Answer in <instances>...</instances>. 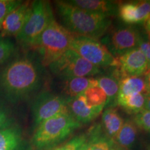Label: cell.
<instances>
[{
  "label": "cell",
  "instance_id": "1",
  "mask_svg": "<svg viewBox=\"0 0 150 150\" xmlns=\"http://www.w3.org/2000/svg\"><path fill=\"white\" fill-rule=\"evenodd\" d=\"M42 66L29 56L13 60L0 72V95L12 104L29 98L42 85Z\"/></svg>",
  "mask_w": 150,
  "mask_h": 150
},
{
  "label": "cell",
  "instance_id": "2",
  "mask_svg": "<svg viewBox=\"0 0 150 150\" xmlns=\"http://www.w3.org/2000/svg\"><path fill=\"white\" fill-rule=\"evenodd\" d=\"M55 5L63 27L74 35L97 39L111 25L108 17L83 11L67 1H56Z\"/></svg>",
  "mask_w": 150,
  "mask_h": 150
},
{
  "label": "cell",
  "instance_id": "3",
  "mask_svg": "<svg viewBox=\"0 0 150 150\" xmlns=\"http://www.w3.org/2000/svg\"><path fill=\"white\" fill-rule=\"evenodd\" d=\"M81 125L70 113L54 116L36 127L31 144L37 150L50 149L67 139Z\"/></svg>",
  "mask_w": 150,
  "mask_h": 150
},
{
  "label": "cell",
  "instance_id": "4",
  "mask_svg": "<svg viewBox=\"0 0 150 150\" xmlns=\"http://www.w3.org/2000/svg\"><path fill=\"white\" fill-rule=\"evenodd\" d=\"M74 34L67 31L55 19L38 38L33 49L39 56L42 66L49 67L68 49Z\"/></svg>",
  "mask_w": 150,
  "mask_h": 150
},
{
  "label": "cell",
  "instance_id": "5",
  "mask_svg": "<svg viewBox=\"0 0 150 150\" xmlns=\"http://www.w3.org/2000/svg\"><path fill=\"white\" fill-rule=\"evenodd\" d=\"M54 20L50 3L37 0L31 3V11L27 22L17 36V40L25 49L33 48L35 42L49 24Z\"/></svg>",
  "mask_w": 150,
  "mask_h": 150
},
{
  "label": "cell",
  "instance_id": "6",
  "mask_svg": "<svg viewBox=\"0 0 150 150\" xmlns=\"http://www.w3.org/2000/svg\"><path fill=\"white\" fill-rule=\"evenodd\" d=\"M70 48L95 66L117 67V58L110 54L108 49L97 39L74 35Z\"/></svg>",
  "mask_w": 150,
  "mask_h": 150
},
{
  "label": "cell",
  "instance_id": "7",
  "mask_svg": "<svg viewBox=\"0 0 150 150\" xmlns=\"http://www.w3.org/2000/svg\"><path fill=\"white\" fill-rule=\"evenodd\" d=\"M52 72L62 79L74 77H91L101 73L100 68L86 61L70 48L49 66Z\"/></svg>",
  "mask_w": 150,
  "mask_h": 150
},
{
  "label": "cell",
  "instance_id": "8",
  "mask_svg": "<svg viewBox=\"0 0 150 150\" xmlns=\"http://www.w3.org/2000/svg\"><path fill=\"white\" fill-rule=\"evenodd\" d=\"M31 113L34 128L47 120L60 114L70 113L67 99L49 91L39 93L31 104Z\"/></svg>",
  "mask_w": 150,
  "mask_h": 150
},
{
  "label": "cell",
  "instance_id": "9",
  "mask_svg": "<svg viewBox=\"0 0 150 150\" xmlns=\"http://www.w3.org/2000/svg\"><path fill=\"white\" fill-rule=\"evenodd\" d=\"M141 35L132 26H123L113 29L104 36L102 43L115 58L138 48Z\"/></svg>",
  "mask_w": 150,
  "mask_h": 150
},
{
  "label": "cell",
  "instance_id": "10",
  "mask_svg": "<svg viewBox=\"0 0 150 150\" xmlns=\"http://www.w3.org/2000/svg\"><path fill=\"white\" fill-rule=\"evenodd\" d=\"M117 67L121 78L124 76H143L148 70L145 56L139 48L131 50L117 58Z\"/></svg>",
  "mask_w": 150,
  "mask_h": 150
},
{
  "label": "cell",
  "instance_id": "11",
  "mask_svg": "<svg viewBox=\"0 0 150 150\" xmlns=\"http://www.w3.org/2000/svg\"><path fill=\"white\" fill-rule=\"evenodd\" d=\"M31 11V4L22 2L6 16L1 24V35L18 36L27 22Z\"/></svg>",
  "mask_w": 150,
  "mask_h": 150
},
{
  "label": "cell",
  "instance_id": "12",
  "mask_svg": "<svg viewBox=\"0 0 150 150\" xmlns=\"http://www.w3.org/2000/svg\"><path fill=\"white\" fill-rule=\"evenodd\" d=\"M69 112L78 122L88 124L95 119L105 108V106L91 107L86 102L83 93L72 98H66Z\"/></svg>",
  "mask_w": 150,
  "mask_h": 150
},
{
  "label": "cell",
  "instance_id": "13",
  "mask_svg": "<svg viewBox=\"0 0 150 150\" xmlns=\"http://www.w3.org/2000/svg\"><path fill=\"white\" fill-rule=\"evenodd\" d=\"M67 2L83 11L108 18L117 16L119 4L118 2L107 0H70Z\"/></svg>",
  "mask_w": 150,
  "mask_h": 150
},
{
  "label": "cell",
  "instance_id": "14",
  "mask_svg": "<svg viewBox=\"0 0 150 150\" xmlns=\"http://www.w3.org/2000/svg\"><path fill=\"white\" fill-rule=\"evenodd\" d=\"M117 16L125 24H145L147 13L140 1H130L118 4Z\"/></svg>",
  "mask_w": 150,
  "mask_h": 150
},
{
  "label": "cell",
  "instance_id": "15",
  "mask_svg": "<svg viewBox=\"0 0 150 150\" xmlns=\"http://www.w3.org/2000/svg\"><path fill=\"white\" fill-rule=\"evenodd\" d=\"M86 134L88 141L85 150H116L118 148L115 140L106 134L100 124L93 125Z\"/></svg>",
  "mask_w": 150,
  "mask_h": 150
},
{
  "label": "cell",
  "instance_id": "16",
  "mask_svg": "<svg viewBox=\"0 0 150 150\" xmlns=\"http://www.w3.org/2000/svg\"><path fill=\"white\" fill-rule=\"evenodd\" d=\"M98 86L107 97L105 108L115 107L120 88V75L117 67H114L112 73L101 75L96 78Z\"/></svg>",
  "mask_w": 150,
  "mask_h": 150
},
{
  "label": "cell",
  "instance_id": "17",
  "mask_svg": "<svg viewBox=\"0 0 150 150\" xmlns=\"http://www.w3.org/2000/svg\"><path fill=\"white\" fill-rule=\"evenodd\" d=\"M27 145L21 127L16 124L0 129V150H26Z\"/></svg>",
  "mask_w": 150,
  "mask_h": 150
},
{
  "label": "cell",
  "instance_id": "18",
  "mask_svg": "<svg viewBox=\"0 0 150 150\" xmlns=\"http://www.w3.org/2000/svg\"><path fill=\"white\" fill-rule=\"evenodd\" d=\"M63 80V91L67 96L65 98H72L90 88L98 86L97 79L93 77H74Z\"/></svg>",
  "mask_w": 150,
  "mask_h": 150
},
{
  "label": "cell",
  "instance_id": "19",
  "mask_svg": "<svg viewBox=\"0 0 150 150\" xmlns=\"http://www.w3.org/2000/svg\"><path fill=\"white\" fill-rule=\"evenodd\" d=\"M124 120L115 107H108L102 112V127L108 137L115 140L122 127Z\"/></svg>",
  "mask_w": 150,
  "mask_h": 150
},
{
  "label": "cell",
  "instance_id": "20",
  "mask_svg": "<svg viewBox=\"0 0 150 150\" xmlns=\"http://www.w3.org/2000/svg\"><path fill=\"white\" fill-rule=\"evenodd\" d=\"M148 93L149 91L144 76H124L120 80L117 97L129 96L136 93H141L146 95Z\"/></svg>",
  "mask_w": 150,
  "mask_h": 150
},
{
  "label": "cell",
  "instance_id": "21",
  "mask_svg": "<svg viewBox=\"0 0 150 150\" xmlns=\"http://www.w3.org/2000/svg\"><path fill=\"white\" fill-rule=\"evenodd\" d=\"M138 136V129L134 120L127 119L124 121L122 127L115 138V142L121 149H130L134 146Z\"/></svg>",
  "mask_w": 150,
  "mask_h": 150
},
{
  "label": "cell",
  "instance_id": "22",
  "mask_svg": "<svg viewBox=\"0 0 150 150\" xmlns=\"http://www.w3.org/2000/svg\"><path fill=\"white\" fill-rule=\"evenodd\" d=\"M145 95L141 93L133 94L129 96L117 97L115 106H119L131 115H136L145 109Z\"/></svg>",
  "mask_w": 150,
  "mask_h": 150
},
{
  "label": "cell",
  "instance_id": "23",
  "mask_svg": "<svg viewBox=\"0 0 150 150\" xmlns=\"http://www.w3.org/2000/svg\"><path fill=\"white\" fill-rule=\"evenodd\" d=\"M87 141L88 135L84 133L73 137L68 141L44 150H85Z\"/></svg>",
  "mask_w": 150,
  "mask_h": 150
},
{
  "label": "cell",
  "instance_id": "24",
  "mask_svg": "<svg viewBox=\"0 0 150 150\" xmlns=\"http://www.w3.org/2000/svg\"><path fill=\"white\" fill-rule=\"evenodd\" d=\"M86 102L91 107H97L99 106H105L107 101L106 94L99 86L91 87L83 93Z\"/></svg>",
  "mask_w": 150,
  "mask_h": 150
},
{
  "label": "cell",
  "instance_id": "25",
  "mask_svg": "<svg viewBox=\"0 0 150 150\" xmlns=\"http://www.w3.org/2000/svg\"><path fill=\"white\" fill-rule=\"evenodd\" d=\"M15 51L16 46L10 39L0 38V66L10 60Z\"/></svg>",
  "mask_w": 150,
  "mask_h": 150
},
{
  "label": "cell",
  "instance_id": "26",
  "mask_svg": "<svg viewBox=\"0 0 150 150\" xmlns=\"http://www.w3.org/2000/svg\"><path fill=\"white\" fill-rule=\"evenodd\" d=\"M14 118L4 103L0 100V129L8 128L15 125Z\"/></svg>",
  "mask_w": 150,
  "mask_h": 150
},
{
  "label": "cell",
  "instance_id": "27",
  "mask_svg": "<svg viewBox=\"0 0 150 150\" xmlns=\"http://www.w3.org/2000/svg\"><path fill=\"white\" fill-rule=\"evenodd\" d=\"M134 122L137 127L143 129L147 132L150 133V111L147 110H142L141 112L135 115Z\"/></svg>",
  "mask_w": 150,
  "mask_h": 150
},
{
  "label": "cell",
  "instance_id": "28",
  "mask_svg": "<svg viewBox=\"0 0 150 150\" xmlns=\"http://www.w3.org/2000/svg\"><path fill=\"white\" fill-rule=\"evenodd\" d=\"M22 2L18 0H0V24L6 16Z\"/></svg>",
  "mask_w": 150,
  "mask_h": 150
},
{
  "label": "cell",
  "instance_id": "29",
  "mask_svg": "<svg viewBox=\"0 0 150 150\" xmlns=\"http://www.w3.org/2000/svg\"><path fill=\"white\" fill-rule=\"evenodd\" d=\"M138 48H139L140 51L142 52L144 56H145L146 60L147 61L148 68L150 69V42L149 41L146 40L145 38L140 37L139 43H138ZM148 69V70H149Z\"/></svg>",
  "mask_w": 150,
  "mask_h": 150
},
{
  "label": "cell",
  "instance_id": "30",
  "mask_svg": "<svg viewBox=\"0 0 150 150\" xmlns=\"http://www.w3.org/2000/svg\"><path fill=\"white\" fill-rule=\"evenodd\" d=\"M143 76L144 78H145V81L146 85H147L148 91H149V93H150V69H149V70L145 72V74H144Z\"/></svg>",
  "mask_w": 150,
  "mask_h": 150
},
{
  "label": "cell",
  "instance_id": "31",
  "mask_svg": "<svg viewBox=\"0 0 150 150\" xmlns=\"http://www.w3.org/2000/svg\"><path fill=\"white\" fill-rule=\"evenodd\" d=\"M145 109L150 111V93H148L145 95Z\"/></svg>",
  "mask_w": 150,
  "mask_h": 150
},
{
  "label": "cell",
  "instance_id": "32",
  "mask_svg": "<svg viewBox=\"0 0 150 150\" xmlns=\"http://www.w3.org/2000/svg\"><path fill=\"white\" fill-rule=\"evenodd\" d=\"M145 27L147 33H150V15L145 22Z\"/></svg>",
  "mask_w": 150,
  "mask_h": 150
},
{
  "label": "cell",
  "instance_id": "33",
  "mask_svg": "<svg viewBox=\"0 0 150 150\" xmlns=\"http://www.w3.org/2000/svg\"><path fill=\"white\" fill-rule=\"evenodd\" d=\"M148 33V38H149V40L150 42V33Z\"/></svg>",
  "mask_w": 150,
  "mask_h": 150
},
{
  "label": "cell",
  "instance_id": "34",
  "mask_svg": "<svg viewBox=\"0 0 150 150\" xmlns=\"http://www.w3.org/2000/svg\"><path fill=\"white\" fill-rule=\"evenodd\" d=\"M147 150H150V145H149L147 147Z\"/></svg>",
  "mask_w": 150,
  "mask_h": 150
},
{
  "label": "cell",
  "instance_id": "35",
  "mask_svg": "<svg viewBox=\"0 0 150 150\" xmlns=\"http://www.w3.org/2000/svg\"><path fill=\"white\" fill-rule=\"evenodd\" d=\"M116 150H123V149H121V148H119V147H118L117 149H116Z\"/></svg>",
  "mask_w": 150,
  "mask_h": 150
},
{
  "label": "cell",
  "instance_id": "36",
  "mask_svg": "<svg viewBox=\"0 0 150 150\" xmlns=\"http://www.w3.org/2000/svg\"><path fill=\"white\" fill-rule=\"evenodd\" d=\"M0 30H1V24H0Z\"/></svg>",
  "mask_w": 150,
  "mask_h": 150
}]
</instances>
